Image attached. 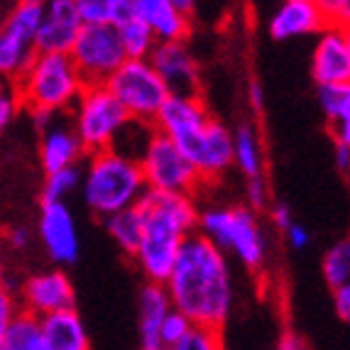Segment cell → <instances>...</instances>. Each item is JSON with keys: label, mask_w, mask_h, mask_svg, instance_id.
Returning <instances> with one entry per match:
<instances>
[{"label": "cell", "mask_w": 350, "mask_h": 350, "mask_svg": "<svg viewBox=\"0 0 350 350\" xmlns=\"http://www.w3.org/2000/svg\"><path fill=\"white\" fill-rule=\"evenodd\" d=\"M118 37L123 44L125 59H150L152 49L157 44L154 35H152L147 25L140 18H133L128 23L118 25Z\"/></svg>", "instance_id": "cell-25"}, {"label": "cell", "mask_w": 350, "mask_h": 350, "mask_svg": "<svg viewBox=\"0 0 350 350\" xmlns=\"http://www.w3.org/2000/svg\"><path fill=\"white\" fill-rule=\"evenodd\" d=\"M29 3H40V5H42V3H47V0H29Z\"/></svg>", "instance_id": "cell-46"}, {"label": "cell", "mask_w": 350, "mask_h": 350, "mask_svg": "<svg viewBox=\"0 0 350 350\" xmlns=\"http://www.w3.org/2000/svg\"><path fill=\"white\" fill-rule=\"evenodd\" d=\"M47 350H91V336L76 309L57 311L40 319Z\"/></svg>", "instance_id": "cell-21"}, {"label": "cell", "mask_w": 350, "mask_h": 350, "mask_svg": "<svg viewBox=\"0 0 350 350\" xmlns=\"http://www.w3.org/2000/svg\"><path fill=\"white\" fill-rule=\"evenodd\" d=\"M174 5L181 8V10L187 12V15H191V10L196 8V0H174Z\"/></svg>", "instance_id": "cell-44"}, {"label": "cell", "mask_w": 350, "mask_h": 350, "mask_svg": "<svg viewBox=\"0 0 350 350\" xmlns=\"http://www.w3.org/2000/svg\"><path fill=\"white\" fill-rule=\"evenodd\" d=\"M147 191L145 176L137 159L118 150H103L86 154L81 172L83 204L98 218H108L125 208L137 206Z\"/></svg>", "instance_id": "cell-3"}, {"label": "cell", "mask_w": 350, "mask_h": 350, "mask_svg": "<svg viewBox=\"0 0 350 350\" xmlns=\"http://www.w3.org/2000/svg\"><path fill=\"white\" fill-rule=\"evenodd\" d=\"M172 304L162 284H145L137 297V350H164L162 321Z\"/></svg>", "instance_id": "cell-19"}, {"label": "cell", "mask_w": 350, "mask_h": 350, "mask_svg": "<svg viewBox=\"0 0 350 350\" xmlns=\"http://www.w3.org/2000/svg\"><path fill=\"white\" fill-rule=\"evenodd\" d=\"M174 145L196 170L201 184L218 181L233 167V133L213 116L199 130H193Z\"/></svg>", "instance_id": "cell-11"}, {"label": "cell", "mask_w": 350, "mask_h": 350, "mask_svg": "<svg viewBox=\"0 0 350 350\" xmlns=\"http://www.w3.org/2000/svg\"><path fill=\"white\" fill-rule=\"evenodd\" d=\"M191 328H193V323L189 321L187 316L179 314V311H174V309H170V314L164 316V321H162V343H164V348H170V345L179 343V340L184 338Z\"/></svg>", "instance_id": "cell-31"}, {"label": "cell", "mask_w": 350, "mask_h": 350, "mask_svg": "<svg viewBox=\"0 0 350 350\" xmlns=\"http://www.w3.org/2000/svg\"><path fill=\"white\" fill-rule=\"evenodd\" d=\"M8 269H5V262H3V257H0V286H8Z\"/></svg>", "instance_id": "cell-45"}, {"label": "cell", "mask_w": 350, "mask_h": 350, "mask_svg": "<svg viewBox=\"0 0 350 350\" xmlns=\"http://www.w3.org/2000/svg\"><path fill=\"white\" fill-rule=\"evenodd\" d=\"M83 25L108 23V0H71Z\"/></svg>", "instance_id": "cell-33"}, {"label": "cell", "mask_w": 350, "mask_h": 350, "mask_svg": "<svg viewBox=\"0 0 350 350\" xmlns=\"http://www.w3.org/2000/svg\"><path fill=\"white\" fill-rule=\"evenodd\" d=\"M105 86L123 105L130 120L142 125L154 123L159 108L172 96L154 66L150 64V59H125L116 74L105 81Z\"/></svg>", "instance_id": "cell-7"}, {"label": "cell", "mask_w": 350, "mask_h": 350, "mask_svg": "<svg viewBox=\"0 0 350 350\" xmlns=\"http://www.w3.org/2000/svg\"><path fill=\"white\" fill-rule=\"evenodd\" d=\"M79 189H81V170L79 167L49 172V174H44V184H42V204H47V201H64L66 204V199Z\"/></svg>", "instance_id": "cell-28"}, {"label": "cell", "mask_w": 350, "mask_h": 350, "mask_svg": "<svg viewBox=\"0 0 350 350\" xmlns=\"http://www.w3.org/2000/svg\"><path fill=\"white\" fill-rule=\"evenodd\" d=\"M172 309L199 328L221 331L235 306V282L230 260L201 233H191L176 255L164 282Z\"/></svg>", "instance_id": "cell-1"}, {"label": "cell", "mask_w": 350, "mask_h": 350, "mask_svg": "<svg viewBox=\"0 0 350 350\" xmlns=\"http://www.w3.org/2000/svg\"><path fill=\"white\" fill-rule=\"evenodd\" d=\"M18 311V301H15V294H12L10 286H0V350H3V336H5V328L10 323L12 314Z\"/></svg>", "instance_id": "cell-36"}, {"label": "cell", "mask_w": 350, "mask_h": 350, "mask_svg": "<svg viewBox=\"0 0 350 350\" xmlns=\"http://www.w3.org/2000/svg\"><path fill=\"white\" fill-rule=\"evenodd\" d=\"M137 211L142 213V233L133 252V262L147 284H164L176 262L181 243L196 233L199 206L189 193L147 189L137 201Z\"/></svg>", "instance_id": "cell-2"}, {"label": "cell", "mask_w": 350, "mask_h": 350, "mask_svg": "<svg viewBox=\"0 0 350 350\" xmlns=\"http://www.w3.org/2000/svg\"><path fill=\"white\" fill-rule=\"evenodd\" d=\"M5 243H8V247H10V250H15V252L27 250V247L32 245V230H29V228H25V226L8 228V230H5Z\"/></svg>", "instance_id": "cell-37"}, {"label": "cell", "mask_w": 350, "mask_h": 350, "mask_svg": "<svg viewBox=\"0 0 350 350\" xmlns=\"http://www.w3.org/2000/svg\"><path fill=\"white\" fill-rule=\"evenodd\" d=\"M37 240L57 267H69L79 260V252H81L79 226L64 201L42 204L40 218H37Z\"/></svg>", "instance_id": "cell-13"}, {"label": "cell", "mask_w": 350, "mask_h": 350, "mask_svg": "<svg viewBox=\"0 0 350 350\" xmlns=\"http://www.w3.org/2000/svg\"><path fill=\"white\" fill-rule=\"evenodd\" d=\"M323 280H326L328 289H338V286L350 284V240L340 238L338 243H333L323 255Z\"/></svg>", "instance_id": "cell-26"}, {"label": "cell", "mask_w": 350, "mask_h": 350, "mask_svg": "<svg viewBox=\"0 0 350 350\" xmlns=\"http://www.w3.org/2000/svg\"><path fill=\"white\" fill-rule=\"evenodd\" d=\"M42 5L18 0L15 8L0 20V81L15 83L35 59V37L40 27Z\"/></svg>", "instance_id": "cell-10"}, {"label": "cell", "mask_w": 350, "mask_h": 350, "mask_svg": "<svg viewBox=\"0 0 350 350\" xmlns=\"http://www.w3.org/2000/svg\"><path fill=\"white\" fill-rule=\"evenodd\" d=\"M103 223H105V233L111 235V240L120 247V252L133 257L142 233V213L137 211V206L120 211V213H113V216L103 218Z\"/></svg>", "instance_id": "cell-24"}, {"label": "cell", "mask_w": 350, "mask_h": 350, "mask_svg": "<svg viewBox=\"0 0 350 350\" xmlns=\"http://www.w3.org/2000/svg\"><path fill=\"white\" fill-rule=\"evenodd\" d=\"M247 96H250V103L255 111H262V105H265V88L262 83L257 81V79H252L250 86H247Z\"/></svg>", "instance_id": "cell-43"}, {"label": "cell", "mask_w": 350, "mask_h": 350, "mask_svg": "<svg viewBox=\"0 0 350 350\" xmlns=\"http://www.w3.org/2000/svg\"><path fill=\"white\" fill-rule=\"evenodd\" d=\"M164 350H226V348H223L221 331L193 326L179 343L170 345V348H164Z\"/></svg>", "instance_id": "cell-29"}, {"label": "cell", "mask_w": 350, "mask_h": 350, "mask_svg": "<svg viewBox=\"0 0 350 350\" xmlns=\"http://www.w3.org/2000/svg\"><path fill=\"white\" fill-rule=\"evenodd\" d=\"M137 18L157 42H187L191 35V15L176 8L174 0H137Z\"/></svg>", "instance_id": "cell-20"}, {"label": "cell", "mask_w": 350, "mask_h": 350, "mask_svg": "<svg viewBox=\"0 0 350 350\" xmlns=\"http://www.w3.org/2000/svg\"><path fill=\"white\" fill-rule=\"evenodd\" d=\"M277 350H309V345H306V340H304L299 333L286 331L284 336L280 338V345H277Z\"/></svg>", "instance_id": "cell-42"}, {"label": "cell", "mask_w": 350, "mask_h": 350, "mask_svg": "<svg viewBox=\"0 0 350 350\" xmlns=\"http://www.w3.org/2000/svg\"><path fill=\"white\" fill-rule=\"evenodd\" d=\"M83 157L86 152L76 137L69 118L54 116L44 128H40V162L44 174L66 170V167H79Z\"/></svg>", "instance_id": "cell-17"}, {"label": "cell", "mask_w": 350, "mask_h": 350, "mask_svg": "<svg viewBox=\"0 0 350 350\" xmlns=\"http://www.w3.org/2000/svg\"><path fill=\"white\" fill-rule=\"evenodd\" d=\"M3 350H47L40 319L27 311H15L3 336Z\"/></svg>", "instance_id": "cell-23"}, {"label": "cell", "mask_w": 350, "mask_h": 350, "mask_svg": "<svg viewBox=\"0 0 350 350\" xmlns=\"http://www.w3.org/2000/svg\"><path fill=\"white\" fill-rule=\"evenodd\" d=\"M311 79L316 86L350 83V32L348 27H326L316 35L311 52Z\"/></svg>", "instance_id": "cell-15"}, {"label": "cell", "mask_w": 350, "mask_h": 350, "mask_svg": "<svg viewBox=\"0 0 350 350\" xmlns=\"http://www.w3.org/2000/svg\"><path fill=\"white\" fill-rule=\"evenodd\" d=\"M286 235V243L294 247V250H306V247L311 245V233H309V228L304 226V223L294 221L292 226L284 230Z\"/></svg>", "instance_id": "cell-38"}, {"label": "cell", "mask_w": 350, "mask_h": 350, "mask_svg": "<svg viewBox=\"0 0 350 350\" xmlns=\"http://www.w3.org/2000/svg\"><path fill=\"white\" fill-rule=\"evenodd\" d=\"M23 103H20L18 88L10 81H0V135L12 125V120L20 116Z\"/></svg>", "instance_id": "cell-30"}, {"label": "cell", "mask_w": 350, "mask_h": 350, "mask_svg": "<svg viewBox=\"0 0 350 350\" xmlns=\"http://www.w3.org/2000/svg\"><path fill=\"white\" fill-rule=\"evenodd\" d=\"M331 297H333V311H336V316H338L340 321H348L350 319V284L333 289Z\"/></svg>", "instance_id": "cell-39"}, {"label": "cell", "mask_w": 350, "mask_h": 350, "mask_svg": "<svg viewBox=\"0 0 350 350\" xmlns=\"http://www.w3.org/2000/svg\"><path fill=\"white\" fill-rule=\"evenodd\" d=\"M306 3H316V0H306Z\"/></svg>", "instance_id": "cell-47"}, {"label": "cell", "mask_w": 350, "mask_h": 350, "mask_svg": "<svg viewBox=\"0 0 350 350\" xmlns=\"http://www.w3.org/2000/svg\"><path fill=\"white\" fill-rule=\"evenodd\" d=\"M69 59L86 86L105 83L125 62L118 27L111 23L83 25L69 49Z\"/></svg>", "instance_id": "cell-9"}, {"label": "cell", "mask_w": 350, "mask_h": 350, "mask_svg": "<svg viewBox=\"0 0 350 350\" xmlns=\"http://www.w3.org/2000/svg\"><path fill=\"white\" fill-rule=\"evenodd\" d=\"M137 18V0H108V23L123 25Z\"/></svg>", "instance_id": "cell-35"}, {"label": "cell", "mask_w": 350, "mask_h": 350, "mask_svg": "<svg viewBox=\"0 0 350 350\" xmlns=\"http://www.w3.org/2000/svg\"><path fill=\"white\" fill-rule=\"evenodd\" d=\"M83 79L69 54H35L15 88L27 113L64 116L83 91Z\"/></svg>", "instance_id": "cell-5"}, {"label": "cell", "mask_w": 350, "mask_h": 350, "mask_svg": "<svg viewBox=\"0 0 350 350\" xmlns=\"http://www.w3.org/2000/svg\"><path fill=\"white\" fill-rule=\"evenodd\" d=\"M69 123L86 154L111 150L118 135L130 123L128 113L118 103L105 83L83 86L81 96L69 111Z\"/></svg>", "instance_id": "cell-6"}, {"label": "cell", "mask_w": 350, "mask_h": 350, "mask_svg": "<svg viewBox=\"0 0 350 350\" xmlns=\"http://www.w3.org/2000/svg\"><path fill=\"white\" fill-rule=\"evenodd\" d=\"M319 88V105L328 125L350 123V83H328Z\"/></svg>", "instance_id": "cell-27"}, {"label": "cell", "mask_w": 350, "mask_h": 350, "mask_svg": "<svg viewBox=\"0 0 350 350\" xmlns=\"http://www.w3.org/2000/svg\"><path fill=\"white\" fill-rule=\"evenodd\" d=\"M230 133H233V167H238L245 179L260 176L265 170V152L257 130L250 123H240Z\"/></svg>", "instance_id": "cell-22"}, {"label": "cell", "mask_w": 350, "mask_h": 350, "mask_svg": "<svg viewBox=\"0 0 350 350\" xmlns=\"http://www.w3.org/2000/svg\"><path fill=\"white\" fill-rule=\"evenodd\" d=\"M245 193H247V208H250V211L260 213V211L267 208L269 189H267V181H265V174L245 179Z\"/></svg>", "instance_id": "cell-34"}, {"label": "cell", "mask_w": 350, "mask_h": 350, "mask_svg": "<svg viewBox=\"0 0 350 350\" xmlns=\"http://www.w3.org/2000/svg\"><path fill=\"white\" fill-rule=\"evenodd\" d=\"M81 27L83 23L71 0L42 3V18L35 37L37 54H69Z\"/></svg>", "instance_id": "cell-16"}, {"label": "cell", "mask_w": 350, "mask_h": 350, "mask_svg": "<svg viewBox=\"0 0 350 350\" xmlns=\"http://www.w3.org/2000/svg\"><path fill=\"white\" fill-rule=\"evenodd\" d=\"M150 64L172 96H201V69L187 42H157Z\"/></svg>", "instance_id": "cell-14"}, {"label": "cell", "mask_w": 350, "mask_h": 350, "mask_svg": "<svg viewBox=\"0 0 350 350\" xmlns=\"http://www.w3.org/2000/svg\"><path fill=\"white\" fill-rule=\"evenodd\" d=\"M326 27L321 10L316 3L306 0H284L269 18V37L275 42H289L299 37L319 35Z\"/></svg>", "instance_id": "cell-18"}, {"label": "cell", "mask_w": 350, "mask_h": 350, "mask_svg": "<svg viewBox=\"0 0 350 350\" xmlns=\"http://www.w3.org/2000/svg\"><path fill=\"white\" fill-rule=\"evenodd\" d=\"M15 301H18L20 311L37 316H49L57 311L76 309V289L71 282L69 272L64 267H49L32 272L29 277H25L20 282Z\"/></svg>", "instance_id": "cell-12"}, {"label": "cell", "mask_w": 350, "mask_h": 350, "mask_svg": "<svg viewBox=\"0 0 350 350\" xmlns=\"http://www.w3.org/2000/svg\"><path fill=\"white\" fill-rule=\"evenodd\" d=\"M333 154H336V170L343 176L350 174V145H333Z\"/></svg>", "instance_id": "cell-41"}, {"label": "cell", "mask_w": 350, "mask_h": 350, "mask_svg": "<svg viewBox=\"0 0 350 350\" xmlns=\"http://www.w3.org/2000/svg\"><path fill=\"white\" fill-rule=\"evenodd\" d=\"M269 216H272V223H275V228L280 230V233H284L286 228L297 221V218L292 216V208H289L286 204H275V206H272V213H269Z\"/></svg>", "instance_id": "cell-40"}, {"label": "cell", "mask_w": 350, "mask_h": 350, "mask_svg": "<svg viewBox=\"0 0 350 350\" xmlns=\"http://www.w3.org/2000/svg\"><path fill=\"white\" fill-rule=\"evenodd\" d=\"M196 233L218 250L233 255L247 272H262L269 255V240L255 211L247 206H211L199 208Z\"/></svg>", "instance_id": "cell-4"}, {"label": "cell", "mask_w": 350, "mask_h": 350, "mask_svg": "<svg viewBox=\"0 0 350 350\" xmlns=\"http://www.w3.org/2000/svg\"><path fill=\"white\" fill-rule=\"evenodd\" d=\"M316 5L321 10L326 25L336 27H348L350 20V0H316Z\"/></svg>", "instance_id": "cell-32"}, {"label": "cell", "mask_w": 350, "mask_h": 350, "mask_svg": "<svg viewBox=\"0 0 350 350\" xmlns=\"http://www.w3.org/2000/svg\"><path fill=\"white\" fill-rule=\"evenodd\" d=\"M142 176H145V187L150 191H164V193H193L199 191L201 184L199 174L193 170L189 159L179 152V147L152 128L145 147L137 154Z\"/></svg>", "instance_id": "cell-8"}]
</instances>
